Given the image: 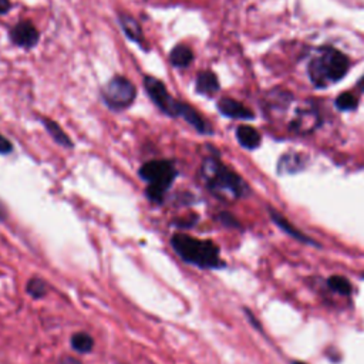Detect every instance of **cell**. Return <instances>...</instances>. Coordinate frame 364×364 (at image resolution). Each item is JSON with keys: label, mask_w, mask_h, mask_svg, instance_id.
<instances>
[{"label": "cell", "mask_w": 364, "mask_h": 364, "mask_svg": "<svg viewBox=\"0 0 364 364\" xmlns=\"http://www.w3.org/2000/svg\"><path fill=\"white\" fill-rule=\"evenodd\" d=\"M200 178L208 191L223 200H236L249 193V186L240 175L215 156L203 159L200 165Z\"/></svg>", "instance_id": "6da1fadb"}, {"label": "cell", "mask_w": 364, "mask_h": 364, "mask_svg": "<svg viewBox=\"0 0 364 364\" xmlns=\"http://www.w3.org/2000/svg\"><path fill=\"white\" fill-rule=\"evenodd\" d=\"M171 246L183 262L196 267L219 269L223 266L219 247L212 240H202L186 233H173Z\"/></svg>", "instance_id": "7a4b0ae2"}, {"label": "cell", "mask_w": 364, "mask_h": 364, "mask_svg": "<svg viewBox=\"0 0 364 364\" xmlns=\"http://www.w3.org/2000/svg\"><path fill=\"white\" fill-rule=\"evenodd\" d=\"M348 58L338 50L321 47L309 64V75L317 87H326L341 80L348 71Z\"/></svg>", "instance_id": "3957f363"}, {"label": "cell", "mask_w": 364, "mask_h": 364, "mask_svg": "<svg viewBox=\"0 0 364 364\" xmlns=\"http://www.w3.org/2000/svg\"><path fill=\"white\" fill-rule=\"evenodd\" d=\"M139 178L146 182L145 195L152 203H162L165 193L176 179L178 171L172 161L154 159L139 168Z\"/></svg>", "instance_id": "277c9868"}, {"label": "cell", "mask_w": 364, "mask_h": 364, "mask_svg": "<svg viewBox=\"0 0 364 364\" xmlns=\"http://www.w3.org/2000/svg\"><path fill=\"white\" fill-rule=\"evenodd\" d=\"M101 97L111 109L121 111L128 108L134 102L136 97V88L125 77L117 75L104 85Z\"/></svg>", "instance_id": "5b68a950"}, {"label": "cell", "mask_w": 364, "mask_h": 364, "mask_svg": "<svg viewBox=\"0 0 364 364\" xmlns=\"http://www.w3.org/2000/svg\"><path fill=\"white\" fill-rule=\"evenodd\" d=\"M145 90L151 98V101L166 115L179 117L182 102L176 101L166 90V87L154 77H145L144 80Z\"/></svg>", "instance_id": "8992f818"}, {"label": "cell", "mask_w": 364, "mask_h": 364, "mask_svg": "<svg viewBox=\"0 0 364 364\" xmlns=\"http://www.w3.org/2000/svg\"><path fill=\"white\" fill-rule=\"evenodd\" d=\"M10 38L16 46L30 48L38 43L40 34L30 21H21L11 28Z\"/></svg>", "instance_id": "52a82bcc"}, {"label": "cell", "mask_w": 364, "mask_h": 364, "mask_svg": "<svg viewBox=\"0 0 364 364\" xmlns=\"http://www.w3.org/2000/svg\"><path fill=\"white\" fill-rule=\"evenodd\" d=\"M218 109L220 114L229 118H237V119H250L253 118V112L245 107L242 102L232 100V98H220L218 102Z\"/></svg>", "instance_id": "ba28073f"}, {"label": "cell", "mask_w": 364, "mask_h": 364, "mask_svg": "<svg viewBox=\"0 0 364 364\" xmlns=\"http://www.w3.org/2000/svg\"><path fill=\"white\" fill-rule=\"evenodd\" d=\"M118 20H119L121 28H122V31L125 33V36H127L129 40L138 43V44L142 47V44L145 43V40H144V31H142L139 23H138L134 17H131V16H128V14H125V13H121V14L118 16Z\"/></svg>", "instance_id": "9c48e42d"}, {"label": "cell", "mask_w": 364, "mask_h": 364, "mask_svg": "<svg viewBox=\"0 0 364 364\" xmlns=\"http://www.w3.org/2000/svg\"><path fill=\"white\" fill-rule=\"evenodd\" d=\"M179 117L183 118L189 125H192L198 132H200V134H212L210 125H209V124L200 117V114H199L195 108H192L191 105L182 102V108H181Z\"/></svg>", "instance_id": "30bf717a"}, {"label": "cell", "mask_w": 364, "mask_h": 364, "mask_svg": "<svg viewBox=\"0 0 364 364\" xmlns=\"http://www.w3.org/2000/svg\"><path fill=\"white\" fill-rule=\"evenodd\" d=\"M269 213H270V218H272V220L284 232V233H287V235H290L291 237H294L296 240H299V242H303V243H311V245H316L309 236H306V235H303L299 229H296L283 215H280L277 210H274V209H269Z\"/></svg>", "instance_id": "8fae6325"}, {"label": "cell", "mask_w": 364, "mask_h": 364, "mask_svg": "<svg viewBox=\"0 0 364 364\" xmlns=\"http://www.w3.org/2000/svg\"><path fill=\"white\" fill-rule=\"evenodd\" d=\"M219 90V81L212 71H202L196 77V91L203 95H212Z\"/></svg>", "instance_id": "7c38bea8"}, {"label": "cell", "mask_w": 364, "mask_h": 364, "mask_svg": "<svg viewBox=\"0 0 364 364\" xmlns=\"http://www.w3.org/2000/svg\"><path fill=\"white\" fill-rule=\"evenodd\" d=\"M236 138L239 144L246 149H255L260 145V135L259 132L249 125H240L236 129Z\"/></svg>", "instance_id": "4fadbf2b"}, {"label": "cell", "mask_w": 364, "mask_h": 364, "mask_svg": "<svg viewBox=\"0 0 364 364\" xmlns=\"http://www.w3.org/2000/svg\"><path fill=\"white\" fill-rule=\"evenodd\" d=\"M41 122H43L44 128L47 129V132L50 134V136H51L58 145H61V146H64V148H73V146H74V144H73V141L70 139V136L60 128V125H58L55 121H53V119H50V118H41Z\"/></svg>", "instance_id": "5bb4252c"}, {"label": "cell", "mask_w": 364, "mask_h": 364, "mask_svg": "<svg viewBox=\"0 0 364 364\" xmlns=\"http://www.w3.org/2000/svg\"><path fill=\"white\" fill-rule=\"evenodd\" d=\"M192 58H193L192 50L183 44L175 46L169 54V60H171L172 65L178 67V68L188 67L192 63Z\"/></svg>", "instance_id": "9a60e30c"}, {"label": "cell", "mask_w": 364, "mask_h": 364, "mask_svg": "<svg viewBox=\"0 0 364 364\" xmlns=\"http://www.w3.org/2000/svg\"><path fill=\"white\" fill-rule=\"evenodd\" d=\"M70 344L74 351H77L80 354H85L94 348V338L85 331H78L71 336Z\"/></svg>", "instance_id": "2e32d148"}, {"label": "cell", "mask_w": 364, "mask_h": 364, "mask_svg": "<svg viewBox=\"0 0 364 364\" xmlns=\"http://www.w3.org/2000/svg\"><path fill=\"white\" fill-rule=\"evenodd\" d=\"M26 289H27V293L33 299H43L48 293V286H47L46 280L41 277H37V276L28 279Z\"/></svg>", "instance_id": "e0dca14e"}, {"label": "cell", "mask_w": 364, "mask_h": 364, "mask_svg": "<svg viewBox=\"0 0 364 364\" xmlns=\"http://www.w3.org/2000/svg\"><path fill=\"white\" fill-rule=\"evenodd\" d=\"M327 284L330 286L331 290L343 294V296H350L353 293V287H351V283L344 277V276H331L328 280H327Z\"/></svg>", "instance_id": "ac0fdd59"}, {"label": "cell", "mask_w": 364, "mask_h": 364, "mask_svg": "<svg viewBox=\"0 0 364 364\" xmlns=\"http://www.w3.org/2000/svg\"><path fill=\"white\" fill-rule=\"evenodd\" d=\"M357 97L353 95L351 92H344L341 95L337 97L336 100V105L338 109H343V111H348V109H353L357 107Z\"/></svg>", "instance_id": "d6986e66"}, {"label": "cell", "mask_w": 364, "mask_h": 364, "mask_svg": "<svg viewBox=\"0 0 364 364\" xmlns=\"http://www.w3.org/2000/svg\"><path fill=\"white\" fill-rule=\"evenodd\" d=\"M13 151V144L3 135H0V154L6 155Z\"/></svg>", "instance_id": "ffe728a7"}, {"label": "cell", "mask_w": 364, "mask_h": 364, "mask_svg": "<svg viewBox=\"0 0 364 364\" xmlns=\"http://www.w3.org/2000/svg\"><path fill=\"white\" fill-rule=\"evenodd\" d=\"M220 220L225 223V225H229V226H239L237 220L235 218H232L229 213H222L220 215Z\"/></svg>", "instance_id": "44dd1931"}, {"label": "cell", "mask_w": 364, "mask_h": 364, "mask_svg": "<svg viewBox=\"0 0 364 364\" xmlns=\"http://www.w3.org/2000/svg\"><path fill=\"white\" fill-rule=\"evenodd\" d=\"M58 364H82V363H81L78 358H74V357H71V355H65V357L60 358Z\"/></svg>", "instance_id": "7402d4cb"}, {"label": "cell", "mask_w": 364, "mask_h": 364, "mask_svg": "<svg viewBox=\"0 0 364 364\" xmlns=\"http://www.w3.org/2000/svg\"><path fill=\"white\" fill-rule=\"evenodd\" d=\"M10 7H11V4L9 0H0V14L7 13L10 10Z\"/></svg>", "instance_id": "603a6c76"}, {"label": "cell", "mask_w": 364, "mask_h": 364, "mask_svg": "<svg viewBox=\"0 0 364 364\" xmlns=\"http://www.w3.org/2000/svg\"><path fill=\"white\" fill-rule=\"evenodd\" d=\"M6 219V209L3 208V205L0 203V222H3Z\"/></svg>", "instance_id": "cb8c5ba5"}, {"label": "cell", "mask_w": 364, "mask_h": 364, "mask_svg": "<svg viewBox=\"0 0 364 364\" xmlns=\"http://www.w3.org/2000/svg\"><path fill=\"white\" fill-rule=\"evenodd\" d=\"M291 364H306V363H303V361H293Z\"/></svg>", "instance_id": "d4e9b609"}]
</instances>
